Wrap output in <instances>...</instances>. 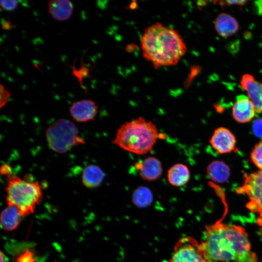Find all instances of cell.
Here are the masks:
<instances>
[{"instance_id": "cell-1", "label": "cell", "mask_w": 262, "mask_h": 262, "mask_svg": "<svg viewBox=\"0 0 262 262\" xmlns=\"http://www.w3.org/2000/svg\"><path fill=\"white\" fill-rule=\"evenodd\" d=\"M205 234L200 245L207 262H257L242 227L218 223L206 226Z\"/></svg>"}, {"instance_id": "cell-2", "label": "cell", "mask_w": 262, "mask_h": 262, "mask_svg": "<svg viewBox=\"0 0 262 262\" xmlns=\"http://www.w3.org/2000/svg\"><path fill=\"white\" fill-rule=\"evenodd\" d=\"M141 46L144 58L155 69L177 65L187 51L179 32L160 22L145 30Z\"/></svg>"}, {"instance_id": "cell-3", "label": "cell", "mask_w": 262, "mask_h": 262, "mask_svg": "<svg viewBox=\"0 0 262 262\" xmlns=\"http://www.w3.org/2000/svg\"><path fill=\"white\" fill-rule=\"evenodd\" d=\"M160 137L156 125L139 116L121 125L112 143L125 151L143 155L152 148Z\"/></svg>"}, {"instance_id": "cell-4", "label": "cell", "mask_w": 262, "mask_h": 262, "mask_svg": "<svg viewBox=\"0 0 262 262\" xmlns=\"http://www.w3.org/2000/svg\"><path fill=\"white\" fill-rule=\"evenodd\" d=\"M8 206L16 207L22 216L33 213L40 202L42 193L37 181L10 176L6 187Z\"/></svg>"}, {"instance_id": "cell-5", "label": "cell", "mask_w": 262, "mask_h": 262, "mask_svg": "<svg viewBox=\"0 0 262 262\" xmlns=\"http://www.w3.org/2000/svg\"><path fill=\"white\" fill-rule=\"evenodd\" d=\"M46 137L50 148L59 153H66L72 147L84 143L79 135L77 126L64 118L57 120L48 128Z\"/></svg>"}, {"instance_id": "cell-6", "label": "cell", "mask_w": 262, "mask_h": 262, "mask_svg": "<svg viewBox=\"0 0 262 262\" xmlns=\"http://www.w3.org/2000/svg\"><path fill=\"white\" fill-rule=\"evenodd\" d=\"M168 262H207L200 243L190 236L180 238L175 244Z\"/></svg>"}, {"instance_id": "cell-7", "label": "cell", "mask_w": 262, "mask_h": 262, "mask_svg": "<svg viewBox=\"0 0 262 262\" xmlns=\"http://www.w3.org/2000/svg\"><path fill=\"white\" fill-rule=\"evenodd\" d=\"M237 192L246 194L249 198L246 206L252 212H262V170L247 176Z\"/></svg>"}, {"instance_id": "cell-8", "label": "cell", "mask_w": 262, "mask_h": 262, "mask_svg": "<svg viewBox=\"0 0 262 262\" xmlns=\"http://www.w3.org/2000/svg\"><path fill=\"white\" fill-rule=\"evenodd\" d=\"M69 112L74 120L85 122L94 119L98 113V106L92 100L82 99L73 102Z\"/></svg>"}, {"instance_id": "cell-9", "label": "cell", "mask_w": 262, "mask_h": 262, "mask_svg": "<svg viewBox=\"0 0 262 262\" xmlns=\"http://www.w3.org/2000/svg\"><path fill=\"white\" fill-rule=\"evenodd\" d=\"M134 167L141 178L148 181L159 179L163 171L161 162L153 156L147 157L142 161L135 163Z\"/></svg>"}, {"instance_id": "cell-10", "label": "cell", "mask_w": 262, "mask_h": 262, "mask_svg": "<svg viewBox=\"0 0 262 262\" xmlns=\"http://www.w3.org/2000/svg\"><path fill=\"white\" fill-rule=\"evenodd\" d=\"M210 143L212 147L220 153H227L234 150L236 138L228 129L220 127L213 132Z\"/></svg>"}, {"instance_id": "cell-11", "label": "cell", "mask_w": 262, "mask_h": 262, "mask_svg": "<svg viewBox=\"0 0 262 262\" xmlns=\"http://www.w3.org/2000/svg\"><path fill=\"white\" fill-rule=\"evenodd\" d=\"M240 83L242 88L246 91L256 112L262 113V83L256 81L253 76L249 74H245L242 76Z\"/></svg>"}, {"instance_id": "cell-12", "label": "cell", "mask_w": 262, "mask_h": 262, "mask_svg": "<svg viewBox=\"0 0 262 262\" xmlns=\"http://www.w3.org/2000/svg\"><path fill=\"white\" fill-rule=\"evenodd\" d=\"M256 113L255 107L248 97L241 95L237 97L232 109L233 117L237 122H248L253 118Z\"/></svg>"}, {"instance_id": "cell-13", "label": "cell", "mask_w": 262, "mask_h": 262, "mask_svg": "<svg viewBox=\"0 0 262 262\" xmlns=\"http://www.w3.org/2000/svg\"><path fill=\"white\" fill-rule=\"evenodd\" d=\"M214 26L217 34L222 37L233 35L239 29V25L236 18L225 13H221L217 16Z\"/></svg>"}, {"instance_id": "cell-14", "label": "cell", "mask_w": 262, "mask_h": 262, "mask_svg": "<svg viewBox=\"0 0 262 262\" xmlns=\"http://www.w3.org/2000/svg\"><path fill=\"white\" fill-rule=\"evenodd\" d=\"M50 16L59 21L68 20L73 12V3L68 0H51L48 5Z\"/></svg>"}, {"instance_id": "cell-15", "label": "cell", "mask_w": 262, "mask_h": 262, "mask_svg": "<svg viewBox=\"0 0 262 262\" xmlns=\"http://www.w3.org/2000/svg\"><path fill=\"white\" fill-rule=\"evenodd\" d=\"M167 178L171 185L175 187L182 186L190 180V170L184 164H175L168 170Z\"/></svg>"}, {"instance_id": "cell-16", "label": "cell", "mask_w": 262, "mask_h": 262, "mask_svg": "<svg viewBox=\"0 0 262 262\" xmlns=\"http://www.w3.org/2000/svg\"><path fill=\"white\" fill-rule=\"evenodd\" d=\"M105 178V173L98 165L90 164L83 170L82 180L83 185L89 188L99 186Z\"/></svg>"}, {"instance_id": "cell-17", "label": "cell", "mask_w": 262, "mask_h": 262, "mask_svg": "<svg viewBox=\"0 0 262 262\" xmlns=\"http://www.w3.org/2000/svg\"><path fill=\"white\" fill-rule=\"evenodd\" d=\"M22 217L20 212L16 207L8 206L1 213V226L4 230H13L19 225Z\"/></svg>"}, {"instance_id": "cell-18", "label": "cell", "mask_w": 262, "mask_h": 262, "mask_svg": "<svg viewBox=\"0 0 262 262\" xmlns=\"http://www.w3.org/2000/svg\"><path fill=\"white\" fill-rule=\"evenodd\" d=\"M209 177L213 181L222 183L226 181L230 175L229 166L224 162L214 161L209 164L207 168Z\"/></svg>"}, {"instance_id": "cell-19", "label": "cell", "mask_w": 262, "mask_h": 262, "mask_svg": "<svg viewBox=\"0 0 262 262\" xmlns=\"http://www.w3.org/2000/svg\"><path fill=\"white\" fill-rule=\"evenodd\" d=\"M132 202L139 208H145L149 206L153 201L152 191L145 186H139L135 188L132 194Z\"/></svg>"}, {"instance_id": "cell-20", "label": "cell", "mask_w": 262, "mask_h": 262, "mask_svg": "<svg viewBox=\"0 0 262 262\" xmlns=\"http://www.w3.org/2000/svg\"><path fill=\"white\" fill-rule=\"evenodd\" d=\"M84 54L82 56L81 59V66L77 69L75 67V61L76 59H75L73 65L70 66L66 64H65L66 66L68 67H70L72 69V75H73L78 81L79 84L82 88L84 89L86 92V93H87V90L86 88L83 85V81L84 79L88 78H91L92 76L89 75L90 69L86 66H85L83 62V56Z\"/></svg>"}, {"instance_id": "cell-21", "label": "cell", "mask_w": 262, "mask_h": 262, "mask_svg": "<svg viewBox=\"0 0 262 262\" xmlns=\"http://www.w3.org/2000/svg\"><path fill=\"white\" fill-rule=\"evenodd\" d=\"M253 163L261 170H262V140L257 143L250 154Z\"/></svg>"}, {"instance_id": "cell-22", "label": "cell", "mask_w": 262, "mask_h": 262, "mask_svg": "<svg viewBox=\"0 0 262 262\" xmlns=\"http://www.w3.org/2000/svg\"><path fill=\"white\" fill-rule=\"evenodd\" d=\"M18 1L16 0H1L0 6L1 9L6 11H13L18 6Z\"/></svg>"}, {"instance_id": "cell-23", "label": "cell", "mask_w": 262, "mask_h": 262, "mask_svg": "<svg viewBox=\"0 0 262 262\" xmlns=\"http://www.w3.org/2000/svg\"><path fill=\"white\" fill-rule=\"evenodd\" d=\"M16 262H35V258L32 251L26 250L18 255Z\"/></svg>"}, {"instance_id": "cell-24", "label": "cell", "mask_w": 262, "mask_h": 262, "mask_svg": "<svg viewBox=\"0 0 262 262\" xmlns=\"http://www.w3.org/2000/svg\"><path fill=\"white\" fill-rule=\"evenodd\" d=\"M11 97V94L1 83L0 84V106L3 107Z\"/></svg>"}, {"instance_id": "cell-25", "label": "cell", "mask_w": 262, "mask_h": 262, "mask_svg": "<svg viewBox=\"0 0 262 262\" xmlns=\"http://www.w3.org/2000/svg\"><path fill=\"white\" fill-rule=\"evenodd\" d=\"M253 131L258 137L262 138V119H257L253 124Z\"/></svg>"}, {"instance_id": "cell-26", "label": "cell", "mask_w": 262, "mask_h": 262, "mask_svg": "<svg viewBox=\"0 0 262 262\" xmlns=\"http://www.w3.org/2000/svg\"><path fill=\"white\" fill-rule=\"evenodd\" d=\"M246 2H247V0H223L220 1L219 4H220L221 6H229L233 5L243 6L244 5Z\"/></svg>"}, {"instance_id": "cell-27", "label": "cell", "mask_w": 262, "mask_h": 262, "mask_svg": "<svg viewBox=\"0 0 262 262\" xmlns=\"http://www.w3.org/2000/svg\"><path fill=\"white\" fill-rule=\"evenodd\" d=\"M199 70L200 69H199V67L197 66H194L191 68V74L187 80V82L185 84L186 87L190 84L191 81L198 74Z\"/></svg>"}, {"instance_id": "cell-28", "label": "cell", "mask_w": 262, "mask_h": 262, "mask_svg": "<svg viewBox=\"0 0 262 262\" xmlns=\"http://www.w3.org/2000/svg\"><path fill=\"white\" fill-rule=\"evenodd\" d=\"M1 26L3 30L6 31L10 30L15 27L9 20L6 19L2 20Z\"/></svg>"}, {"instance_id": "cell-29", "label": "cell", "mask_w": 262, "mask_h": 262, "mask_svg": "<svg viewBox=\"0 0 262 262\" xmlns=\"http://www.w3.org/2000/svg\"><path fill=\"white\" fill-rule=\"evenodd\" d=\"M1 172L4 174L9 175L11 174V168L8 165H3L1 167Z\"/></svg>"}, {"instance_id": "cell-30", "label": "cell", "mask_w": 262, "mask_h": 262, "mask_svg": "<svg viewBox=\"0 0 262 262\" xmlns=\"http://www.w3.org/2000/svg\"><path fill=\"white\" fill-rule=\"evenodd\" d=\"M257 223L262 228V212L259 213V216L257 219Z\"/></svg>"}, {"instance_id": "cell-31", "label": "cell", "mask_w": 262, "mask_h": 262, "mask_svg": "<svg viewBox=\"0 0 262 262\" xmlns=\"http://www.w3.org/2000/svg\"><path fill=\"white\" fill-rule=\"evenodd\" d=\"M0 262H6L4 255L2 252H0Z\"/></svg>"}]
</instances>
